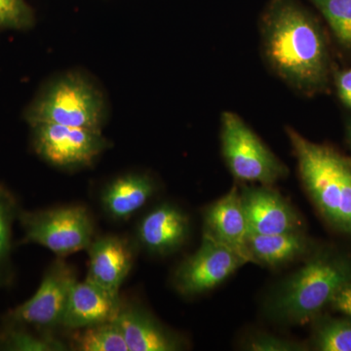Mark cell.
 I'll list each match as a JSON object with an SVG mask.
<instances>
[{
  "instance_id": "obj_1",
  "label": "cell",
  "mask_w": 351,
  "mask_h": 351,
  "mask_svg": "<svg viewBox=\"0 0 351 351\" xmlns=\"http://www.w3.org/2000/svg\"><path fill=\"white\" fill-rule=\"evenodd\" d=\"M261 31L265 59L283 82L308 96L326 91L332 77L326 34L299 0H270Z\"/></svg>"
},
{
  "instance_id": "obj_2",
  "label": "cell",
  "mask_w": 351,
  "mask_h": 351,
  "mask_svg": "<svg viewBox=\"0 0 351 351\" xmlns=\"http://www.w3.org/2000/svg\"><path fill=\"white\" fill-rule=\"evenodd\" d=\"M300 177L328 223L351 235V160L329 145L316 144L287 128Z\"/></svg>"
},
{
  "instance_id": "obj_3",
  "label": "cell",
  "mask_w": 351,
  "mask_h": 351,
  "mask_svg": "<svg viewBox=\"0 0 351 351\" xmlns=\"http://www.w3.org/2000/svg\"><path fill=\"white\" fill-rule=\"evenodd\" d=\"M351 283V257L321 251L281 286L270 306L277 319L295 325L314 319Z\"/></svg>"
},
{
  "instance_id": "obj_4",
  "label": "cell",
  "mask_w": 351,
  "mask_h": 351,
  "mask_svg": "<svg viewBox=\"0 0 351 351\" xmlns=\"http://www.w3.org/2000/svg\"><path fill=\"white\" fill-rule=\"evenodd\" d=\"M106 119L103 95L80 73H66L50 82L25 112L31 126L40 123L101 132Z\"/></svg>"
},
{
  "instance_id": "obj_5",
  "label": "cell",
  "mask_w": 351,
  "mask_h": 351,
  "mask_svg": "<svg viewBox=\"0 0 351 351\" xmlns=\"http://www.w3.org/2000/svg\"><path fill=\"white\" fill-rule=\"evenodd\" d=\"M221 142L226 165L239 181L270 186L287 177L285 164L237 113L221 114Z\"/></svg>"
},
{
  "instance_id": "obj_6",
  "label": "cell",
  "mask_w": 351,
  "mask_h": 351,
  "mask_svg": "<svg viewBox=\"0 0 351 351\" xmlns=\"http://www.w3.org/2000/svg\"><path fill=\"white\" fill-rule=\"evenodd\" d=\"M25 243H36L59 256L88 249L93 241V223L86 208L69 206L19 212Z\"/></svg>"
},
{
  "instance_id": "obj_7",
  "label": "cell",
  "mask_w": 351,
  "mask_h": 351,
  "mask_svg": "<svg viewBox=\"0 0 351 351\" xmlns=\"http://www.w3.org/2000/svg\"><path fill=\"white\" fill-rule=\"evenodd\" d=\"M32 127L34 151L46 162L62 169L91 165L108 147L101 132L53 123Z\"/></svg>"
},
{
  "instance_id": "obj_8",
  "label": "cell",
  "mask_w": 351,
  "mask_h": 351,
  "mask_svg": "<svg viewBox=\"0 0 351 351\" xmlns=\"http://www.w3.org/2000/svg\"><path fill=\"white\" fill-rule=\"evenodd\" d=\"M248 263L239 252L203 235L199 249L180 265L175 285L182 295L202 294Z\"/></svg>"
},
{
  "instance_id": "obj_9",
  "label": "cell",
  "mask_w": 351,
  "mask_h": 351,
  "mask_svg": "<svg viewBox=\"0 0 351 351\" xmlns=\"http://www.w3.org/2000/svg\"><path fill=\"white\" fill-rule=\"evenodd\" d=\"M75 281L73 270L63 261L53 263L36 294L9 313V325L34 328L61 325L69 292Z\"/></svg>"
},
{
  "instance_id": "obj_10",
  "label": "cell",
  "mask_w": 351,
  "mask_h": 351,
  "mask_svg": "<svg viewBox=\"0 0 351 351\" xmlns=\"http://www.w3.org/2000/svg\"><path fill=\"white\" fill-rule=\"evenodd\" d=\"M248 232L280 234L300 232L299 216L282 196L267 188H245L240 191Z\"/></svg>"
},
{
  "instance_id": "obj_11",
  "label": "cell",
  "mask_w": 351,
  "mask_h": 351,
  "mask_svg": "<svg viewBox=\"0 0 351 351\" xmlns=\"http://www.w3.org/2000/svg\"><path fill=\"white\" fill-rule=\"evenodd\" d=\"M119 294L100 287L91 281L71 286L61 326L80 330L117 319L121 309Z\"/></svg>"
},
{
  "instance_id": "obj_12",
  "label": "cell",
  "mask_w": 351,
  "mask_h": 351,
  "mask_svg": "<svg viewBox=\"0 0 351 351\" xmlns=\"http://www.w3.org/2000/svg\"><path fill=\"white\" fill-rule=\"evenodd\" d=\"M203 230V235L239 252L250 262L246 249L248 225L237 188L208 207Z\"/></svg>"
},
{
  "instance_id": "obj_13",
  "label": "cell",
  "mask_w": 351,
  "mask_h": 351,
  "mask_svg": "<svg viewBox=\"0 0 351 351\" xmlns=\"http://www.w3.org/2000/svg\"><path fill=\"white\" fill-rule=\"evenodd\" d=\"M89 270L87 280L119 294L132 267V253L125 240L117 237H104L93 240L88 247Z\"/></svg>"
},
{
  "instance_id": "obj_14",
  "label": "cell",
  "mask_w": 351,
  "mask_h": 351,
  "mask_svg": "<svg viewBox=\"0 0 351 351\" xmlns=\"http://www.w3.org/2000/svg\"><path fill=\"white\" fill-rule=\"evenodd\" d=\"M189 232V217L169 204L161 205L149 212L138 228L143 246L160 255L177 250L186 241Z\"/></svg>"
},
{
  "instance_id": "obj_15",
  "label": "cell",
  "mask_w": 351,
  "mask_h": 351,
  "mask_svg": "<svg viewBox=\"0 0 351 351\" xmlns=\"http://www.w3.org/2000/svg\"><path fill=\"white\" fill-rule=\"evenodd\" d=\"M129 351H176L182 339L140 307H121L117 319Z\"/></svg>"
},
{
  "instance_id": "obj_16",
  "label": "cell",
  "mask_w": 351,
  "mask_h": 351,
  "mask_svg": "<svg viewBox=\"0 0 351 351\" xmlns=\"http://www.w3.org/2000/svg\"><path fill=\"white\" fill-rule=\"evenodd\" d=\"M246 249L250 262L278 267L306 255L311 249V242L301 232L280 234L248 232Z\"/></svg>"
},
{
  "instance_id": "obj_17",
  "label": "cell",
  "mask_w": 351,
  "mask_h": 351,
  "mask_svg": "<svg viewBox=\"0 0 351 351\" xmlns=\"http://www.w3.org/2000/svg\"><path fill=\"white\" fill-rule=\"evenodd\" d=\"M154 193V182L149 176L129 174L108 184L104 191L101 202L112 218L126 219L142 209Z\"/></svg>"
},
{
  "instance_id": "obj_18",
  "label": "cell",
  "mask_w": 351,
  "mask_h": 351,
  "mask_svg": "<svg viewBox=\"0 0 351 351\" xmlns=\"http://www.w3.org/2000/svg\"><path fill=\"white\" fill-rule=\"evenodd\" d=\"M73 346L80 351H129L117 321L80 329Z\"/></svg>"
},
{
  "instance_id": "obj_19",
  "label": "cell",
  "mask_w": 351,
  "mask_h": 351,
  "mask_svg": "<svg viewBox=\"0 0 351 351\" xmlns=\"http://www.w3.org/2000/svg\"><path fill=\"white\" fill-rule=\"evenodd\" d=\"M324 17L336 40L351 51V0H308Z\"/></svg>"
},
{
  "instance_id": "obj_20",
  "label": "cell",
  "mask_w": 351,
  "mask_h": 351,
  "mask_svg": "<svg viewBox=\"0 0 351 351\" xmlns=\"http://www.w3.org/2000/svg\"><path fill=\"white\" fill-rule=\"evenodd\" d=\"M313 343L320 351H351V316L321 321L314 332Z\"/></svg>"
},
{
  "instance_id": "obj_21",
  "label": "cell",
  "mask_w": 351,
  "mask_h": 351,
  "mask_svg": "<svg viewBox=\"0 0 351 351\" xmlns=\"http://www.w3.org/2000/svg\"><path fill=\"white\" fill-rule=\"evenodd\" d=\"M0 346L6 350L50 351L64 350L66 346L49 337H38L27 331L24 327L9 325L0 336Z\"/></svg>"
},
{
  "instance_id": "obj_22",
  "label": "cell",
  "mask_w": 351,
  "mask_h": 351,
  "mask_svg": "<svg viewBox=\"0 0 351 351\" xmlns=\"http://www.w3.org/2000/svg\"><path fill=\"white\" fill-rule=\"evenodd\" d=\"M19 212L14 196L0 186V281L3 279L8 265L13 221Z\"/></svg>"
},
{
  "instance_id": "obj_23",
  "label": "cell",
  "mask_w": 351,
  "mask_h": 351,
  "mask_svg": "<svg viewBox=\"0 0 351 351\" xmlns=\"http://www.w3.org/2000/svg\"><path fill=\"white\" fill-rule=\"evenodd\" d=\"M32 24L34 15L25 0H0V27L25 29Z\"/></svg>"
},
{
  "instance_id": "obj_24",
  "label": "cell",
  "mask_w": 351,
  "mask_h": 351,
  "mask_svg": "<svg viewBox=\"0 0 351 351\" xmlns=\"http://www.w3.org/2000/svg\"><path fill=\"white\" fill-rule=\"evenodd\" d=\"M247 348L254 351H299L306 350L302 343H295L289 339L262 335L252 339Z\"/></svg>"
},
{
  "instance_id": "obj_25",
  "label": "cell",
  "mask_w": 351,
  "mask_h": 351,
  "mask_svg": "<svg viewBox=\"0 0 351 351\" xmlns=\"http://www.w3.org/2000/svg\"><path fill=\"white\" fill-rule=\"evenodd\" d=\"M332 78L339 100L351 110V69L337 71Z\"/></svg>"
},
{
  "instance_id": "obj_26",
  "label": "cell",
  "mask_w": 351,
  "mask_h": 351,
  "mask_svg": "<svg viewBox=\"0 0 351 351\" xmlns=\"http://www.w3.org/2000/svg\"><path fill=\"white\" fill-rule=\"evenodd\" d=\"M331 306L337 311L351 316V283L339 291L332 300Z\"/></svg>"
},
{
  "instance_id": "obj_27",
  "label": "cell",
  "mask_w": 351,
  "mask_h": 351,
  "mask_svg": "<svg viewBox=\"0 0 351 351\" xmlns=\"http://www.w3.org/2000/svg\"><path fill=\"white\" fill-rule=\"evenodd\" d=\"M346 134H348V143L351 147V119L348 121V126H346Z\"/></svg>"
}]
</instances>
